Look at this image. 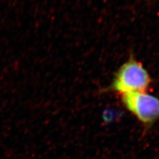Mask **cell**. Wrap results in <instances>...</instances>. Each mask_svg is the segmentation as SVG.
<instances>
[{
	"label": "cell",
	"instance_id": "cell-1",
	"mask_svg": "<svg viewBox=\"0 0 159 159\" xmlns=\"http://www.w3.org/2000/svg\"><path fill=\"white\" fill-rule=\"evenodd\" d=\"M151 82L150 75L143 64L135 60H129L119 68L110 89L121 95L130 92H146Z\"/></svg>",
	"mask_w": 159,
	"mask_h": 159
},
{
	"label": "cell",
	"instance_id": "cell-2",
	"mask_svg": "<svg viewBox=\"0 0 159 159\" xmlns=\"http://www.w3.org/2000/svg\"><path fill=\"white\" fill-rule=\"evenodd\" d=\"M121 101L127 110L144 125L151 126L159 119V98L146 92L122 94Z\"/></svg>",
	"mask_w": 159,
	"mask_h": 159
}]
</instances>
